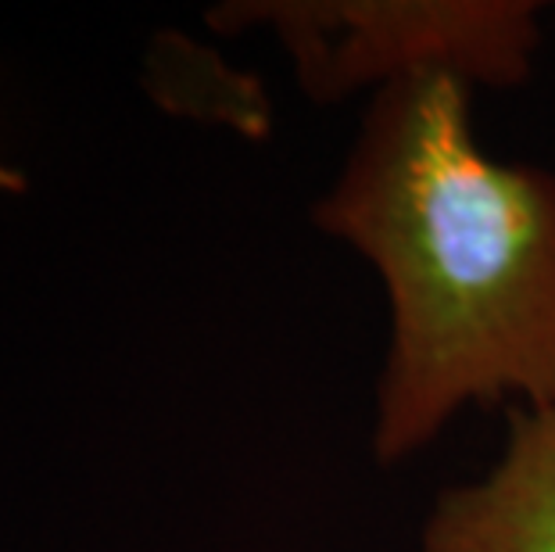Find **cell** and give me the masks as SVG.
I'll list each match as a JSON object with an SVG mask.
<instances>
[{"label":"cell","mask_w":555,"mask_h":552,"mask_svg":"<svg viewBox=\"0 0 555 552\" xmlns=\"http://www.w3.org/2000/svg\"><path fill=\"white\" fill-rule=\"evenodd\" d=\"M208 26H273L315 101L420 76L516 87L541 43L538 4L527 0H262L208 11Z\"/></svg>","instance_id":"cell-2"},{"label":"cell","mask_w":555,"mask_h":552,"mask_svg":"<svg viewBox=\"0 0 555 552\" xmlns=\"http://www.w3.org/2000/svg\"><path fill=\"white\" fill-rule=\"evenodd\" d=\"M0 194H26V176L11 166H0Z\"/></svg>","instance_id":"cell-4"},{"label":"cell","mask_w":555,"mask_h":552,"mask_svg":"<svg viewBox=\"0 0 555 552\" xmlns=\"http://www.w3.org/2000/svg\"><path fill=\"white\" fill-rule=\"evenodd\" d=\"M423 552H555V402L513 409L499 463L434 502Z\"/></svg>","instance_id":"cell-3"},{"label":"cell","mask_w":555,"mask_h":552,"mask_svg":"<svg viewBox=\"0 0 555 552\" xmlns=\"http://www.w3.org/2000/svg\"><path fill=\"white\" fill-rule=\"evenodd\" d=\"M469 90L420 76L376 93L312 213L391 301L380 463L427 449L466 406L555 402V172L488 155Z\"/></svg>","instance_id":"cell-1"}]
</instances>
